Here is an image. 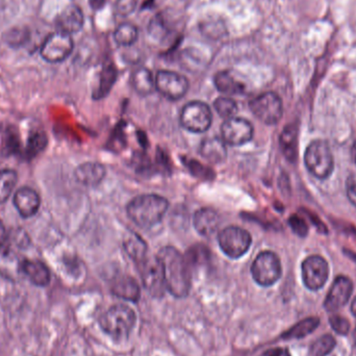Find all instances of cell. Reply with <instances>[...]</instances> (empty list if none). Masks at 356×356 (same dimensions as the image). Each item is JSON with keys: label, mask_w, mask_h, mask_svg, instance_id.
Listing matches in <instances>:
<instances>
[{"label": "cell", "mask_w": 356, "mask_h": 356, "mask_svg": "<svg viewBox=\"0 0 356 356\" xmlns=\"http://www.w3.org/2000/svg\"><path fill=\"white\" fill-rule=\"evenodd\" d=\"M47 145V138L43 133H35L29 138L27 154L31 156H37Z\"/></svg>", "instance_id": "cell-34"}, {"label": "cell", "mask_w": 356, "mask_h": 356, "mask_svg": "<svg viewBox=\"0 0 356 356\" xmlns=\"http://www.w3.org/2000/svg\"><path fill=\"white\" fill-rule=\"evenodd\" d=\"M351 312H353V315L356 317V297L355 300H353V305H351Z\"/></svg>", "instance_id": "cell-42"}, {"label": "cell", "mask_w": 356, "mask_h": 356, "mask_svg": "<svg viewBox=\"0 0 356 356\" xmlns=\"http://www.w3.org/2000/svg\"><path fill=\"white\" fill-rule=\"evenodd\" d=\"M282 268L280 257L272 251H263L255 257L251 266V275L259 286H273L282 277Z\"/></svg>", "instance_id": "cell-5"}, {"label": "cell", "mask_w": 356, "mask_h": 356, "mask_svg": "<svg viewBox=\"0 0 356 356\" xmlns=\"http://www.w3.org/2000/svg\"><path fill=\"white\" fill-rule=\"evenodd\" d=\"M137 315L124 305H113L100 317L99 325L104 334L115 341L127 340L135 328Z\"/></svg>", "instance_id": "cell-3"}, {"label": "cell", "mask_w": 356, "mask_h": 356, "mask_svg": "<svg viewBox=\"0 0 356 356\" xmlns=\"http://www.w3.org/2000/svg\"><path fill=\"white\" fill-rule=\"evenodd\" d=\"M261 356H291L290 351L286 348H273L264 353Z\"/></svg>", "instance_id": "cell-39"}, {"label": "cell", "mask_w": 356, "mask_h": 356, "mask_svg": "<svg viewBox=\"0 0 356 356\" xmlns=\"http://www.w3.org/2000/svg\"><path fill=\"white\" fill-rule=\"evenodd\" d=\"M22 261L8 244L0 246V275L6 280H18L22 275Z\"/></svg>", "instance_id": "cell-16"}, {"label": "cell", "mask_w": 356, "mask_h": 356, "mask_svg": "<svg viewBox=\"0 0 356 356\" xmlns=\"http://www.w3.org/2000/svg\"><path fill=\"white\" fill-rule=\"evenodd\" d=\"M249 108L261 122L267 125L277 124L284 115L282 99L274 92H266L253 98Z\"/></svg>", "instance_id": "cell-8"}, {"label": "cell", "mask_w": 356, "mask_h": 356, "mask_svg": "<svg viewBox=\"0 0 356 356\" xmlns=\"http://www.w3.org/2000/svg\"><path fill=\"white\" fill-rule=\"evenodd\" d=\"M17 173L10 169L0 171V204L6 202L17 184Z\"/></svg>", "instance_id": "cell-29"}, {"label": "cell", "mask_w": 356, "mask_h": 356, "mask_svg": "<svg viewBox=\"0 0 356 356\" xmlns=\"http://www.w3.org/2000/svg\"><path fill=\"white\" fill-rule=\"evenodd\" d=\"M193 223L199 234L205 238H209L216 234L219 228L220 217L215 209L211 207H203L195 213Z\"/></svg>", "instance_id": "cell-18"}, {"label": "cell", "mask_w": 356, "mask_h": 356, "mask_svg": "<svg viewBox=\"0 0 356 356\" xmlns=\"http://www.w3.org/2000/svg\"><path fill=\"white\" fill-rule=\"evenodd\" d=\"M164 271L167 291L177 298H184L191 288V273L188 261L177 248L164 247L158 253Z\"/></svg>", "instance_id": "cell-1"}, {"label": "cell", "mask_w": 356, "mask_h": 356, "mask_svg": "<svg viewBox=\"0 0 356 356\" xmlns=\"http://www.w3.org/2000/svg\"><path fill=\"white\" fill-rule=\"evenodd\" d=\"M353 284L348 277L339 276L334 280L327 297H326L324 307L327 312H336L341 307L347 305L351 294H353Z\"/></svg>", "instance_id": "cell-14"}, {"label": "cell", "mask_w": 356, "mask_h": 356, "mask_svg": "<svg viewBox=\"0 0 356 356\" xmlns=\"http://www.w3.org/2000/svg\"><path fill=\"white\" fill-rule=\"evenodd\" d=\"M140 273L144 286L152 296L160 298L166 292L164 271L158 255L154 257H146L139 261Z\"/></svg>", "instance_id": "cell-9"}, {"label": "cell", "mask_w": 356, "mask_h": 356, "mask_svg": "<svg viewBox=\"0 0 356 356\" xmlns=\"http://www.w3.org/2000/svg\"><path fill=\"white\" fill-rule=\"evenodd\" d=\"M355 342H356V330H355Z\"/></svg>", "instance_id": "cell-44"}, {"label": "cell", "mask_w": 356, "mask_h": 356, "mask_svg": "<svg viewBox=\"0 0 356 356\" xmlns=\"http://www.w3.org/2000/svg\"><path fill=\"white\" fill-rule=\"evenodd\" d=\"M138 0H117L116 10L122 16H129L135 12Z\"/></svg>", "instance_id": "cell-36"}, {"label": "cell", "mask_w": 356, "mask_h": 356, "mask_svg": "<svg viewBox=\"0 0 356 356\" xmlns=\"http://www.w3.org/2000/svg\"><path fill=\"white\" fill-rule=\"evenodd\" d=\"M73 46L74 45L71 35L56 31L48 35L40 52L46 62L60 63L70 56Z\"/></svg>", "instance_id": "cell-13"}, {"label": "cell", "mask_w": 356, "mask_h": 356, "mask_svg": "<svg viewBox=\"0 0 356 356\" xmlns=\"http://www.w3.org/2000/svg\"><path fill=\"white\" fill-rule=\"evenodd\" d=\"M213 108H215L216 112L225 120L232 118L238 112V104L229 97L217 98L213 102Z\"/></svg>", "instance_id": "cell-30"}, {"label": "cell", "mask_w": 356, "mask_h": 356, "mask_svg": "<svg viewBox=\"0 0 356 356\" xmlns=\"http://www.w3.org/2000/svg\"><path fill=\"white\" fill-rule=\"evenodd\" d=\"M154 83L156 90L172 102L181 99L188 90V79L175 71H159L154 77Z\"/></svg>", "instance_id": "cell-10"}, {"label": "cell", "mask_w": 356, "mask_h": 356, "mask_svg": "<svg viewBox=\"0 0 356 356\" xmlns=\"http://www.w3.org/2000/svg\"><path fill=\"white\" fill-rule=\"evenodd\" d=\"M114 39L118 45H133L138 39V29L131 23H122L115 31Z\"/></svg>", "instance_id": "cell-28"}, {"label": "cell", "mask_w": 356, "mask_h": 356, "mask_svg": "<svg viewBox=\"0 0 356 356\" xmlns=\"http://www.w3.org/2000/svg\"><path fill=\"white\" fill-rule=\"evenodd\" d=\"M252 124L248 120L238 117H232L224 121L221 127V139L226 145L243 146L253 139Z\"/></svg>", "instance_id": "cell-12"}, {"label": "cell", "mask_w": 356, "mask_h": 356, "mask_svg": "<svg viewBox=\"0 0 356 356\" xmlns=\"http://www.w3.org/2000/svg\"><path fill=\"white\" fill-rule=\"evenodd\" d=\"M307 170L318 179H326L334 171V156L330 145L322 140H316L309 144L305 154Z\"/></svg>", "instance_id": "cell-4"}, {"label": "cell", "mask_w": 356, "mask_h": 356, "mask_svg": "<svg viewBox=\"0 0 356 356\" xmlns=\"http://www.w3.org/2000/svg\"><path fill=\"white\" fill-rule=\"evenodd\" d=\"M14 205L21 217L31 218L39 211L41 199L35 190L24 186L15 193Z\"/></svg>", "instance_id": "cell-15"}, {"label": "cell", "mask_w": 356, "mask_h": 356, "mask_svg": "<svg viewBox=\"0 0 356 356\" xmlns=\"http://www.w3.org/2000/svg\"><path fill=\"white\" fill-rule=\"evenodd\" d=\"M169 201L156 194L140 195L127 204V215L142 228H152L162 222L168 211Z\"/></svg>", "instance_id": "cell-2"}, {"label": "cell", "mask_w": 356, "mask_h": 356, "mask_svg": "<svg viewBox=\"0 0 356 356\" xmlns=\"http://www.w3.org/2000/svg\"><path fill=\"white\" fill-rule=\"evenodd\" d=\"M200 154L209 162L220 164L227 158L226 144L221 138H207L201 143Z\"/></svg>", "instance_id": "cell-22"}, {"label": "cell", "mask_w": 356, "mask_h": 356, "mask_svg": "<svg viewBox=\"0 0 356 356\" xmlns=\"http://www.w3.org/2000/svg\"><path fill=\"white\" fill-rule=\"evenodd\" d=\"M280 146L282 152L289 161L296 160L297 156V129L296 127H288L280 137Z\"/></svg>", "instance_id": "cell-27"}, {"label": "cell", "mask_w": 356, "mask_h": 356, "mask_svg": "<svg viewBox=\"0 0 356 356\" xmlns=\"http://www.w3.org/2000/svg\"><path fill=\"white\" fill-rule=\"evenodd\" d=\"M351 152H353V159L356 164V142L355 144H353V150H351Z\"/></svg>", "instance_id": "cell-43"}, {"label": "cell", "mask_w": 356, "mask_h": 356, "mask_svg": "<svg viewBox=\"0 0 356 356\" xmlns=\"http://www.w3.org/2000/svg\"><path fill=\"white\" fill-rule=\"evenodd\" d=\"M213 83L218 91L225 95H240L245 92V86L238 79H234V75L228 71L218 72L213 77Z\"/></svg>", "instance_id": "cell-23"}, {"label": "cell", "mask_w": 356, "mask_h": 356, "mask_svg": "<svg viewBox=\"0 0 356 356\" xmlns=\"http://www.w3.org/2000/svg\"><path fill=\"white\" fill-rule=\"evenodd\" d=\"M117 71L113 65H108L102 71V79H100L99 90H98V95L104 96L108 93L111 88L114 85L116 81Z\"/></svg>", "instance_id": "cell-33"}, {"label": "cell", "mask_w": 356, "mask_h": 356, "mask_svg": "<svg viewBox=\"0 0 356 356\" xmlns=\"http://www.w3.org/2000/svg\"><path fill=\"white\" fill-rule=\"evenodd\" d=\"M124 248L127 254L137 263L147 257V245L141 236L135 232H129L124 240Z\"/></svg>", "instance_id": "cell-25"}, {"label": "cell", "mask_w": 356, "mask_h": 356, "mask_svg": "<svg viewBox=\"0 0 356 356\" xmlns=\"http://www.w3.org/2000/svg\"><path fill=\"white\" fill-rule=\"evenodd\" d=\"M106 175V167L96 162L81 164L74 172L77 181L87 186H98L104 179Z\"/></svg>", "instance_id": "cell-19"}, {"label": "cell", "mask_w": 356, "mask_h": 356, "mask_svg": "<svg viewBox=\"0 0 356 356\" xmlns=\"http://www.w3.org/2000/svg\"><path fill=\"white\" fill-rule=\"evenodd\" d=\"M179 120L186 131L203 134L211 127L213 114L211 108L205 102H191L182 108Z\"/></svg>", "instance_id": "cell-7"}, {"label": "cell", "mask_w": 356, "mask_h": 356, "mask_svg": "<svg viewBox=\"0 0 356 356\" xmlns=\"http://www.w3.org/2000/svg\"><path fill=\"white\" fill-rule=\"evenodd\" d=\"M330 326L339 334H347L350 330V323L346 318L341 316H332L330 319Z\"/></svg>", "instance_id": "cell-35"}, {"label": "cell", "mask_w": 356, "mask_h": 356, "mask_svg": "<svg viewBox=\"0 0 356 356\" xmlns=\"http://www.w3.org/2000/svg\"><path fill=\"white\" fill-rule=\"evenodd\" d=\"M336 346V341L330 334L321 337L312 345V356H326L334 350Z\"/></svg>", "instance_id": "cell-31"}, {"label": "cell", "mask_w": 356, "mask_h": 356, "mask_svg": "<svg viewBox=\"0 0 356 356\" xmlns=\"http://www.w3.org/2000/svg\"><path fill=\"white\" fill-rule=\"evenodd\" d=\"M318 325H319V319L309 318V319L299 322L296 325L293 326L290 330L284 332L282 338L286 339V340H297V339L305 338V337L311 334L318 327Z\"/></svg>", "instance_id": "cell-26"}, {"label": "cell", "mask_w": 356, "mask_h": 356, "mask_svg": "<svg viewBox=\"0 0 356 356\" xmlns=\"http://www.w3.org/2000/svg\"><path fill=\"white\" fill-rule=\"evenodd\" d=\"M106 1V0H90V4L94 10H100V8H104Z\"/></svg>", "instance_id": "cell-41"}, {"label": "cell", "mask_w": 356, "mask_h": 356, "mask_svg": "<svg viewBox=\"0 0 356 356\" xmlns=\"http://www.w3.org/2000/svg\"><path fill=\"white\" fill-rule=\"evenodd\" d=\"M301 273L305 286L311 291L323 288L330 276L327 261L319 255H312L305 259L301 266Z\"/></svg>", "instance_id": "cell-11"}, {"label": "cell", "mask_w": 356, "mask_h": 356, "mask_svg": "<svg viewBox=\"0 0 356 356\" xmlns=\"http://www.w3.org/2000/svg\"><path fill=\"white\" fill-rule=\"evenodd\" d=\"M346 191L349 200L356 207V173L347 178Z\"/></svg>", "instance_id": "cell-38"}, {"label": "cell", "mask_w": 356, "mask_h": 356, "mask_svg": "<svg viewBox=\"0 0 356 356\" xmlns=\"http://www.w3.org/2000/svg\"><path fill=\"white\" fill-rule=\"evenodd\" d=\"M113 294L123 300L137 302L141 296L139 284L131 276H120L112 284Z\"/></svg>", "instance_id": "cell-20"}, {"label": "cell", "mask_w": 356, "mask_h": 356, "mask_svg": "<svg viewBox=\"0 0 356 356\" xmlns=\"http://www.w3.org/2000/svg\"><path fill=\"white\" fill-rule=\"evenodd\" d=\"M22 273L35 286H46L50 282V272L47 266L40 261L24 259L22 261Z\"/></svg>", "instance_id": "cell-21"}, {"label": "cell", "mask_w": 356, "mask_h": 356, "mask_svg": "<svg viewBox=\"0 0 356 356\" xmlns=\"http://www.w3.org/2000/svg\"><path fill=\"white\" fill-rule=\"evenodd\" d=\"M131 86L142 96H147L156 90V83L152 73L147 68L136 69L131 74Z\"/></svg>", "instance_id": "cell-24"}, {"label": "cell", "mask_w": 356, "mask_h": 356, "mask_svg": "<svg viewBox=\"0 0 356 356\" xmlns=\"http://www.w3.org/2000/svg\"><path fill=\"white\" fill-rule=\"evenodd\" d=\"M218 242L226 257L236 259L248 252L252 238L246 229L240 226H228L220 232Z\"/></svg>", "instance_id": "cell-6"}, {"label": "cell", "mask_w": 356, "mask_h": 356, "mask_svg": "<svg viewBox=\"0 0 356 356\" xmlns=\"http://www.w3.org/2000/svg\"><path fill=\"white\" fill-rule=\"evenodd\" d=\"M290 225L292 226V229L294 230L295 234H298V236H305L309 232L305 222L300 218L296 217V216L290 218Z\"/></svg>", "instance_id": "cell-37"}, {"label": "cell", "mask_w": 356, "mask_h": 356, "mask_svg": "<svg viewBox=\"0 0 356 356\" xmlns=\"http://www.w3.org/2000/svg\"><path fill=\"white\" fill-rule=\"evenodd\" d=\"M29 31L25 27H14L6 31L4 40L12 47H20L25 42L29 41Z\"/></svg>", "instance_id": "cell-32"}, {"label": "cell", "mask_w": 356, "mask_h": 356, "mask_svg": "<svg viewBox=\"0 0 356 356\" xmlns=\"http://www.w3.org/2000/svg\"><path fill=\"white\" fill-rule=\"evenodd\" d=\"M56 26L60 33H77L83 26V14L76 6H69L62 10L56 18Z\"/></svg>", "instance_id": "cell-17"}, {"label": "cell", "mask_w": 356, "mask_h": 356, "mask_svg": "<svg viewBox=\"0 0 356 356\" xmlns=\"http://www.w3.org/2000/svg\"><path fill=\"white\" fill-rule=\"evenodd\" d=\"M6 241H8V234H6V226L0 220V246L6 244Z\"/></svg>", "instance_id": "cell-40"}]
</instances>
